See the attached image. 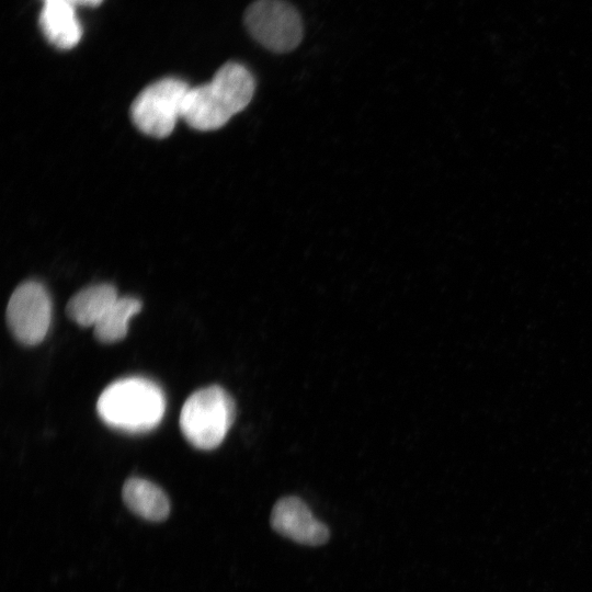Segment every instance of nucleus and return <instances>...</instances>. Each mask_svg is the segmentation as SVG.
Segmentation results:
<instances>
[{
    "label": "nucleus",
    "mask_w": 592,
    "mask_h": 592,
    "mask_svg": "<svg viewBox=\"0 0 592 592\" xmlns=\"http://www.w3.org/2000/svg\"><path fill=\"white\" fill-rule=\"evenodd\" d=\"M254 89V78L243 65L226 62L209 82L190 87L182 118L198 130L220 128L249 104Z\"/></svg>",
    "instance_id": "1"
},
{
    "label": "nucleus",
    "mask_w": 592,
    "mask_h": 592,
    "mask_svg": "<svg viewBox=\"0 0 592 592\" xmlns=\"http://www.w3.org/2000/svg\"><path fill=\"white\" fill-rule=\"evenodd\" d=\"M100 418L109 426L129 432L156 428L166 412V396L150 379L133 376L110 384L96 402Z\"/></svg>",
    "instance_id": "2"
},
{
    "label": "nucleus",
    "mask_w": 592,
    "mask_h": 592,
    "mask_svg": "<svg viewBox=\"0 0 592 592\" xmlns=\"http://www.w3.org/2000/svg\"><path fill=\"white\" fill-rule=\"evenodd\" d=\"M235 418L232 397L223 387L212 385L196 390L185 400L179 423L192 446L208 451L221 444Z\"/></svg>",
    "instance_id": "3"
},
{
    "label": "nucleus",
    "mask_w": 592,
    "mask_h": 592,
    "mask_svg": "<svg viewBox=\"0 0 592 592\" xmlns=\"http://www.w3.org/2000/svg\"><path fill=\"white\" fill-rule=\"evenodd\" d=\"M190 86L174 77L162 78L147 86L134 100L130 115L137 128L146 135L169 136L182 118Z\"/></svg>",
    "instance_id": "4"
},
{
    "label": "nucleus",
    "mask_w": 592,
    "mask_h": 592,
    "mask_svg": "<svg viewBox=\"0 0 592 592\" xmlns=\"http://www.w3.org/2000/svg\"><path fill=\"white\" fill-rule=\"evenodd\" d=\"M251 36L274 53L295 49L303 38V23L296 9L283 0H257L244 13Z\"/></svg>",
    "instance_id": "5"
},
{
    "label": "nucleus",
    "mask_w": 592,
    "mask_h": 592,
    "mask_svg": "<svg viewBox=\"0 0 592 592\" xmlns=\"http://www.w3.org/2000/svg\"><path fill=\"white\" fill-rule=\"evenodd\" d=\"M9 330L24 345L41 343L52 322V299L45 286L36 281L19 285L5 311Z\"/></svg>",
    "instance_id": "6"
},
{
    "label": "nucleus",
    "mask_w": 592,
    "mask_h": 592,
    "mask_svg": "<svg viewBox=\"0 0 592 592\" xmlns=\"http://www.w3.org/2000/svg\"><path fill=\"white\" fill-rule=\"evenodd\" d=\"M271 525L282 536L307 546L323 545L330 536L328 526L314 515L300 498L294 496L284 497L275 503Z\"/></svg>",
    "instance_id": "7"
},
{
    "label": "nucleus",
    "mask_w": 592,
    "mask_h": 592,
    "mask_svg": "<svg viewBox=\"0 0 592 592\" xmlns=\"http://www.w3.org/2000/svg\"><path fill=\"white\" fill-rule=\"evenodd\" d=\"M39 25L47 41L60 49H70L81 39L82 27L75 5L67 1L44 2Z\"/></svg>",
    "instance_id": "8"
},
{
    "label": "nucleus",
    "mask_w": 592,
    "mask_h": 592,
    "mask_svg": "<svg viewBox=\"0 0 592 592\" xmlns=\"http://www.w3.org/2000/svg\"><path fill=\"white\" fill-rule=\"evenodd\" d=\"M122 497L127 508L144 520L160 522L169 516L168 496L159 486L147 479L128 478L123 486Z\"/></svg>",
    "instance_id": "9"
},
{
    "label": "nucleus",
    "mask_w": 592,
    "mask_h": 592,
    "mask_svg": "<svg viewBox=\"0 0 592 592\" xmlns=\"http://www.w3.org/2000/svg\"><path fill=\"white\" fill-rule=\"evenodd\" d=\"M118 297L116 288L111 284L91 285L69 299L66 314L81 327H94Z\"/></svg>",
    "instance_id": "10"
},
{
    "label": "nucleus",
    "mask_w": 592,
    "mask_h": 592,
    "mask_svg": "<svg viewBox=\"0 0 592 592\" xmlns=\"http://www.w3.org/2000/svg\"><path fill=\"white\" fill-rule=\"evenodd\" d=\"M141 307V301L135 297H118L93 327L94 338L102 343L123 340L127 334L129 320Z\"/></svg>",
    "instance_id": "11"
},
{
    "label": "nucleus",
    "mask_w": 592,
    "mask_h": 592,
    "mask_svg": "<svg viewBox=\"0 0 592 592\" xmlns=\"http://www.w3.org/2000/svg\"><path fill=\"white\" fill-rule=\"evenodd\" d=\"M103 0H71V3L73 5L76 4H83V5H98L102 2Z\"/></svg>",
    "instance_id": "12"
},
{
    "label": "nucleus",
    "mask_w": 592,
    "mask_h": 592,
    "mask_svg": "<svg viewBox=\"0 0 592 592\" xmlns=\"http://www.w3.org/2000/svg\"><path fill=\"white\" fill-rule=\"evenodd\" d=\"M52 1H67V2L71 3V0H44V2H52Z\"/></svg>",
    "instance_id": "13"
}]
</instances>
